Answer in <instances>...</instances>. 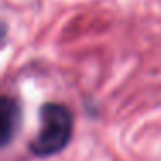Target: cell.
<instances>
[{
	"label": "cell",
	"mask_w": 161,
	"mask_h": 161,
	"mask_svg": "<svg viewBox=\"0 0 161 161\" xmlns=\"http://www.w3.org/2000/svg\"><path fill=\"white\" fill-rule=\"evenodd\" d=\"M73 116L64 104L49 102L40 111V130L31 142L36 156H52L63 151L71 140Z\"/></svg>",
	"instance_id": "1"
},
{
	"label": "cell",
	"mask_w": 161,
	"mask_h": 161,
	"mask_svg": "<svg viewBox=\"0 0 161 161\" xmlns=\"http://www.w3.org/2000/svg\"><path fill=\"white\" fill-rule=\"evenodd\" d=\"M19 119V106L16 104L12 99H4V106H2V144L7 146L9 140L14 137L16 130H18Z\"/></svg>",
	"instance_id": "2"
}]
</instances>
